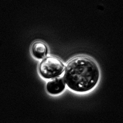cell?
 I'll return each instance as SVG.
<instances>
[{"label": "cell", "mask_w": 123, "mask_h": 123, "mask_svg": "<svg viewBox=\"0 0 123 123\" xmlns=\"http://www.w3.org/2000/svg\"><path fill=\"white\" fill-rule=\"evenodd\" d=\"M99 71L90 58L79 56L67 63L64 79L70 89L76 92H86L93 88L98 82Z\"/></svg>", "instance_id": "1"}, {"label": "cell", "mask_w": 123, "mask_h": 123, "mask_svg": "<svg viewBox=\"0 0 123 123\" xmlns=\"http://www.w3.org/2000/svg\"><path fill=\"white\" fill-rule=\"evenodd\" d=\"M64 70L63 63L58 58L50 56L44 58L40 62L38 71L44 78L50 79L61 75Z\"/></svg>", "instance_id": "2"}, {"label": "cell", "mask_w": 123, "mask_h": 123, "mask_svg": "<svg viewBox=\"0 0 123 123\" xmlns=\"http://www.w3.org/2000/svg\"><path fill=\"white\" fill-rule=\"evenodd\" d=\"M65 87V80L61 76H57L52 78L46 85L48 92L53 95L58 94L62 92Z\"/></svg>", "instance_id": "3"}, {"label": "cell", "mask_w": 123, "mask_h": 123, "mask_svg": "<svg viewBox=\"0 0 123 123\" xmlns=\"http://www.w3.org/2000/svg\"><path fill=\"white\" fill-rule=\"evenodd\" d=\"M31 51L33 56L38 59L44 58L48 53L47 45L42 41H37L32 45Z\"/></svg>", "instance_id": "4"}]
</instances>
